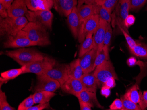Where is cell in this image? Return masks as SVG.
Here are the masks:
<instances>
[{"label": "cell", "instance_id": "6da1fadb", "mask_svg": "<svg viewBox=\"0 0 147 110\" xmlns=\"http://www.w3.org/2000/svg\"><path fill=\"white\" fill-rule=\"evenodd\" d=\"M4 54L13 59L21 66L42 60L45 56L35 49L23 47L13 51H6Z\"/></svg>", "mask_w": 147, "mask_h": 110}, {"label": "cell", "instance_id": "7a4b0ae2", "mask_svg": "<svg viewBox=\"0 0 147 110\" xmlns=\"http://www.w3.org/2000/svg\"><path fill=\"white\" fill-rule=\"evenodd\" d=\"M31 41L39 46H46L51 44L47 29L37 23L29 22L23 29Z\"/></svg>", "mask_w": 147, "mask_h": 110}, {"label": "cell", "instance_id": "3957f363", "mask_svg": "<svg viewBox=\"0 0 147 110\" xmlns=\"http://www.w3.org/2000/svg\"><path fill=\"white\" fill-rule=\"evenodd\" d=\"M28 20L25 16L11 18L8 17L5 19H0V32L1 35L14 36L18 32L23 30Z\"/></svg>", "mask_w": 147, "mask_h": 110}, {"label": "cell", "instance_id": "277c9868", "mask_svg": "<svg viewBox=\"0 0 147 110\" xmlns=\"http://www.w3.org/2000/svg\"><path fill=\"white\" fill-rule=\"evenodd\" d=\"M25 16L29 22L39 24L47 29L52 30L53 15L50 10L35 11L28 10Z\"/></svg>", "mask_w": 147, "mask_h": 110}, {"label": "cell", "instance_id": "5b68a950", "mask_svg": "<svg viewBox=\"0 0 147 110\" xmlns=\"http://www.w3.org/2000/svg\"><path fill=\"white\" fill-rule=\"evenodd\" d=\"M93 73L98 80L99 87L103 86L107 80L112 77L116 80L119 79L113 64L109 60L97 66Z\"/></svg>", "mask_w": 147, "mask_h": 110}, {"label": "cell", "instance_id": "8992f818", "mask_svg": "<svg viewBox=\"0 0 147 110\" xmlns=\"http://www.w3.org/2000/svg\"><path fill=\"white\" fill-rule=\"evenodd\" d=\"M56 63V61L54 59L48 56H45L42 60L23 66L24 67L23 74L26 73H32L37 75L42 74L47 71L52 69Z\"/></svg>", "mask_w": 147, "mask_h": 110}, {"label": "cell", "instance_id": "52a82bcc", "mask_svg": "<svg viewBox=\"0 0 147 110\" xmlns=\"http://www.w3.org/2000/svg\"><path fill=\"white\" fill-rule=\"evenodd\" d=\"M37 44L31 41L25 31L22 30L14 36H8L3 43L5 48H22L30 46H35Z\"/></svg>", "mask_w": 147, "mask_h": 110}, {"label": "cell", "instance_id": "ba28073f", "mask_svg": "<svg viewBox=\"0 0 147 110\" xmlns=\"http://www.w3.org/2000/svg\"><path fill=\"white\" fill-rule=\"evenodd\" d=\"M61 87V84L57 80L46 75H37V83L34 90L35 92L46 91L54 92Z\"/></svg>", "mask_w": 147, "mask_h": 110}, {"label": "cell", "instance_id": "9c48e42d", "mask_svg": "<svg viewBox=\"0 0 147 110\" xmlns=\"http://www.w3.org/2000/svg\"><path fill=\"white\" fill-rule=\"evenodd\" d=\"M69 65L56 63L52 69L47 71L42 74L46 75L57 80L62 86L69 79Z\"/></svg>", "mask_w": 147, "mask_h": 110}, {"label": "cell", "instance_id": "30bf717a", "mask_svg": "<svg viewBox=\"0 0 147 110\" xmlns=\"http://www.w3.org/2000/svg\"><path fill=\"white\" fill-rule=\"evenodd\" d=\"M108 23L100 19L99 25L93 35L94 49L97 50V53L101 51L104 46V40Z\"/></svg>", "mask_w": 147, "mask_h": 110}, {"label": "cell", "instance_id": "8fae6325", "mask_svg": "<svg viewBox=\"0 0 147 110\" xmlns=\"http://www.w3.org/2000/svg\"><path fill=\"white\" fill-rule=\"evenodd\" d=\"M78 12L80 18L81 27L80 33L78 36V41L80 43L82 42V33L84 23L86 20L91 16L94 14H96V12L95 4L93 5H83L80 7H77Z\"/></svg>", "mask_w": 147, "mask_h": 110}, {"label": "cell", "instance_id": "7c38bea8", "mask_svg": "<svg viewBox=\"0 0 147 110\" xmlns=\"http://www.w3.org/2000/svg\"><path fill=\"white\" fill-rule=\"evenodd\" d=\"M54 8L61 16L67 17L78 5L77 0H53Z\"/></svg>", "mask_w": 147, "mask_h": 110}, {"label": "cell", "instance_id": "4fadbf2b", "mask_svg": "<svg viewBox=\"0 0 147 110\" xmlns=\"http://www.w3.org/2000/svg\"><path fill=\"white\" fill-rule=\"evenodd\" d=\"M97 55V50L92 49L80 58V65L84 73H87L94 70V64Z\"/></svg>", "mask_w": 147, "mask_h": 110}, {"label": "cell", "instance_id": "5bb4252c", "mask_svg": "<svg viewBox=\"0 0 147 110\" xmlns=\"http://www.w3.org/2000/svg\"><path fill=\"white\" fill-rule=\"evenodd\" d=\"M63 91L68 94L76 96L83 90H86L80 79L69 78V79L62 85Z\"/></svg>", "mask_w": 147, "mask_h": 110}, {"label": "cell", "instance_id": "9a60e30c", "mask_svg": "<svg viewBox=\"0 0 147 110\" xmlns=\"http://www.w3.org/2000/svg\"><path fill=\"white\" fill-rule=\"evenodd\" d=\"M67 17V21L74 37L76 39L78 38L81 23L78 12L77 7L74 8L71 12Z\"/></svg>", "mask_w": 147, "mask_h": 110}, {"label": "cell", "instance_id": "2e32d148", "mask_svg": "<svg viewBox=\"0 0 147 110\" xmlns=\"http://www.w3.org/2000/svg\"><path fill=\"white\" fill-rule=\"evenodd\" d=\"M28 9L25 0H14L7 10L8 15L11 18L24 16L28 12Z\"/></svg>", "mask_w": 147, "mask_h": 110}, {"label": "cell", "instance_id": "e0dca14e", "mask_svg": "<svg viewBox=\"0 0 147 110\" xmlns=\"http://www.w3.org/2000/svg\"><path fill=\"white\" fill-rule=\"evenodd\" d=\"M28 9L31 11L50 10L54 6L53 0H25Z\"/></svg>", "mask_w": 147, "mask_h": 110}, {"label": "cell", "instance_id": "ac0fdd59", "mask_svg": "<svg viewBox=\"0 0 147 110\" xmlns=\"http://www.w3.org/2000/svg\"><path fill=\"white\" fill-rule=\"evenodd\" d=\"M100 19L97 15L94 14L86 20L83 25L82 41L85 40L86 36L88 34H94L98 28Z\"/></svg>", "mask_w": 147, "mask_h": 110}, {"label": "cell", "instance_id": "d6986e66", "mask_svg": "<svg viewBox=\"0 0 147 110\" xmlns=\"http://www.w3.org/2000/svg\"><path fill=\"white\" fill-rule=\"evenodd\" d=\"M76 97L78 99V101L87 103L92 107H96L98 108H103L96 98V93L84 90L78 93Z\"/></svg>", "mask_w": 147, "mask_h": 110}, {"label": "cell", "instance_id": "ffe728a7", "mask_svg": "<svg viewBox=\"0 0 147 110\" xmlns=\"http://www.w3.org/2000/svg\"><path fill=\"white\" fill-rule=\"evenodd\" d=\"M80 80L82 82L86 90L96 93V89L99 87V83L93 73H84Z\"/></svg>", "mask_w": 147, "mask_h": 110}, {"label": "cell", "instance_id": "44dd1931", "mask_svg": "<svg viewBox=\"0 0 147 110\" xmlns=\"http://www.w3.org/2000/svg\"><path fill=\"white\" fill-rule=\"evenodd\" d=\"M83 70L80 65V59L72 61L69 65V78L80 79L84 74Z\"/></svg>", "mask_w": 147, "mask_h": 110}, {"label": "cell", "instance_id": "7402d4cb", "mask_svg": "<svg viewBox=\"0 0 147 110\" xmlns=\"http://www.w3.org/2000/svg\"><path fill=\"white\" fill-rule=\"evenodd\" d=\"M56 95V93L53 92L46 91L35 92V93L33 94L34 103L45 104L49 103L50 100Z\"/></svg>", "mask_w": 147, "mask_h": 110}, {"label": "cell", "instance_id": "603a6c76", "mask_svg": "<svg viewBox=\"0 0 147 110\" xmlns=\"http://www.w3.org/2000/svg\"><path fill=\"white\" fill-rule=\"evenodd\" d=\"M93 35L92 33L88 34L86 36L85 40L82 43L79 52V57H81L87 52L90 51L94 48Z\"/></svg>", "mask_w": 147, "mask_h": 110}, {"label": "cell", "instance_id": "cb8c5ba5", "mask_svg": "<svg viewBox=\"0 0 147 110\" xmlns=\"http://www.w3.org/2000/svg\"><path fill=\"white\" fill-rule=\"evenodd\" d=\"M138 87L135 84L126 92L124 96L129 100L137 104H139L141 101V92H139Z\"/></svg>", "mask_w": 147, "mask_h": 110}, {"label": "cell", "instance_id": "d4e9b609", "mask_svg": "<svg viewBox=\"0 0 147 110\" xmlns=\"http://www.w3.org/2000/svg\"><path fill=\"white\" fill-rule=\"evenodd\" d=\"M132 54L142 59H147V44L137 43L134 47L130 51Z\"/></svg>", "mask_w": 147, "mask_h": 110}, {"label": "cell", "instance_id": "484cf974", "mask_svg": "<svg viewBox=\"0 0 147 110\" xmlns=\"http://www.w3.org/2000/svg\"><path fill=\"white\" fill-rule=\"evenodd\" d=\"M24 71V66H21L19 69H12L5 72H2L1 74V78L6 81L16 78L20 75L23 74Z\"/></svg>", "mask_w": 147, "mask_h": 110}, {"label": "cell", "instance_id": "4316f807", "mask_svg": "<svg viewBox=\"0 0 147 110\" xmlns=\"http://www.w3.org/2000/svg\"><path fill=\"white\" fill-rule=\"evenodd\" d=\"M96 12L99 16L100 19H101L108 23H110L111 20V13L109 11L102 5L95 4Z\"/></svg>", "mask_w": 147, "mask_h": 110}, {"label": "cell", "instance_id": "83f0119b", "mask_svg": "<svg viewBox=\"0 0 147 110\" xmlns=\"http://www.w3.org/2000/svg\"><path fill=\"white\" fill-rule=\"evenodd\" d=\"M109 48L104 47L102 51L97 53L94 64V69L97 66L105 61L109 60Z\"/></svg>", "mask_w": 147, "mask_h": 110}, {"label": "cell", "instance_id": "f1b7e54d", "mask_svg": "<svg viewBox=\"0 0 147 110\" xmlns=\"http://www.w3.org/2000/svg\"><path fill=\"white\" fill-rule=\"evenodd\" d=\"M120 99L122 101L123 105L124 110H142L141 107L139 105L129 100L125 97L124 95L121 96Z\"/></svg>", "mask_w": 147, "mask_h": 110}, {"label": "cell", "instance_id": "f546056e", "mask_svg": "<svg viewBox=\"0 0 147 110\" xmlns=\"http://www.w3.org/2000/svg\"><path fill=\"white\" fill-rule=\"evenodd\" d=\"M0 110H15V108L12 107L7 101L5 93L4 92L2 91L1 88L0 89Z\"/></svg>", "mask_w": 147, "mask_h": 110}, {"label": "cell", "instance_id": "4dcf8cb0", "mask_svg": "<svg viewBox=\"0 0 147 110\" xmlns=\"http://www.w3.org/2000/svg\"><path fill=\"white\" fill-rule=\"evenodd\" d=\"M34 104L35 103H34L33 94L30 95L20 103L17 110H28L30 107L33 106Z\"/></svg>", "mask_w": 147, "mask_h": 110}, {"label": "cell", "instance_id": "1f68e13d", "mask_svg": "<svg viewBox=\"0 0 147 110\" xmlns=\"http://www.w3.org/2000/svg\"><path fill=\"white\" fill-rule=\"evenodd\" d=\"M112 36V29L110 23H108L105 34L104 40V46L105 47L109 48L110 46L111 37Z\"/></svg>", "mask_w": 147, "mask_h": 110}, {"label": "cell", "instance_id": "d6a6232c", "mask_svg": "<svg viewBox=\"0 0 147 110\" xmlns=\"http://www.w3.org/2000/svg\"><path fill=\"white\" fill-rule=\"evenodd\" d=\"M147 0H130V11H138L145 5Z\"/></svg>", "mask_w": 147, "mask_h": 110}, {"label": "cell", "instance_id": "836d02e7", "mask_svg": "<svg viewBox=\"0 0 147 110\" xmlns=\"http://www.w3.org/2000/svg\"><path fill=\"white\" fill-rule=\"evenodd\" d=\"M120 29L121 30V32L123 34L125 38V40H126L127 43L129 47V50L131 51L133 48L134 47L136 44H137V42L134 41L129 34L128 33L126 32L123 28L122 27H119Z\"/></svg>", "mask_w": 147, "mask_h": 110}, {"label": "cell", "instance_id": "e575fe53", "mask_svg": "<svg viewBox=\"0 0 147 110\" xmlns=\"http://www.w3.org/2000/svg\"><path fill=\"white\" fill-rule=\"evenodd\" d=\"M117 1L118 0H105L102 5L111 13L117 4Z\"/></svg>", "mask_w": 147, "mask_h": 110}, {"label": "cell", "instance_id": "d590c367", "mask_svg": "<svg viewBox=\"0 0 147 110\" xmlns=\"http://www.w3.org/2000/svg\"><path fill=\"white\" fill-rule=\"evenodd\" d=\"M110 110H124L123 105L121 99H115L109 106Z\"/></svg>", "mask_w": 147, "mask_h": 110}, {"label": "cell", "instance_id": "8d00e7d4", "mask_svg": "<svg viewBox=\"0 0 147 110\" xmlns=\"http://www.w3.org/2000/svg\"><path fill=\"white\" fill-rule=\"evenodd\" d=\"M135 22V17L132 15H129L124 21V25L125 28L128 29L134 24Z\"/></svg>", "mask_w": 147, "mask_h": 110}, {"label": "cell", "instance_id": "74e56055", "mask_svg": "<svg viewBox=\"0 0 147 110\" xmlns=\"http://www.w3.org/2000/svg\"><path fill=\"white\" fill-rule=\"evenodd\" d=\"M116 9L124 10L130 11V1H125L122 3H118L116 6Z\"/></svg>", "mask_w": 147, "mask_h": 110}, {"label": "cell", "instance_id": "f35d334b", "mask_svg": "<svg viewBox=\"0 0 147 110\" xmlns=\"http://www.w3.org/2000/svg\"><path fill=\"white\" fill-rule=\"evenodd\" d=\"M115 80L116 79L112 77L111 78L109 79L108 80H107L104 84H103V86H105V87H107L109 89L113 88L115 87L116 86V83H115Z\"/></svg>", "mask_w": 147, "mask_h": 110}, {"label": "cell", "instance_id": "ab89813d", "mask_svg": "<svg viewBox=\"0 0 147 110\" xmlns=\"http://www.w3.org/2000/svg\"><path fill=\"white\" fill-rule=\"evenodd\" d=\"M49 105V103H38V105L36 106H33L29 108L28 110H43L44 109L48 108Z\"/></svg>", "mask_w": 147, "mask_h": 110}, {"label": "cell", "instance_id": "60d3db41", "mask_svg": "<svg viewBox=\"0 0 147 110\" xmlns=\"http://www.w3.org/2000/svg\"><path fill=\"white\" fill-rule=\"evenodd\" d=\"M0 16L2 19H5L9 17L8 11L0 3Z\"/></svg>", "mask_w": 147, "mask_h": 110}, {"label": "cell", "instance_id": "b9f144b4", "mask_svg": "<svg viewBox=\"0 0 147 110\" xmlns=\"http://www.w3.org/2000/svg\"><path fill=\"white\" fill-rule=\"evenodd\" d=\"M81 110H91L92 107L89 103L81 101H79Z\"/></svg>", "mask_w": 147, "mask_h": 110}, {"label": "cell", "instance_id": "7bdbcfd3", "mask_svg": "<svg viewBox=\"0 0 147 110\" xmlns=\"http://www.w3.org/2000/svg\"><path fill=\"white\" fill-rule=\"evenodd\" d=\"M95 4V0H78L77 7H79L83 5H93Z\"/></svg>", "mask_w": 147, "mask_h": 110}, {"label": "cell", "instance_id": "ee69618b", "mask_svg": "<svg viewBox=\"0 0 147 110\" xmlns=\"http://www.w3.org/2000/svg\"><path fill=\"white\" fill-rule=\"evenodd\" d=\"M101 94L103 96L105 97L106 98H107L110 95V89L107 87H105V86H102L101 89Z\"/></svg>", "mask_w": 147, "mask_h": 110}, {"label": "cell", "instance_id": "f6af8a7d", "mask_svg": "<svg viewBox=\"0 0 147 110\" xmlns=\"http://www.w3.org/2000/svg\"><path fill=\"white\" fill-rule=\"evenodd\" d=\"M138 61H137L135 57H130L127 61V64L128 66L130 67H133L134 65H138Z\"/></svg>", "mask_w": 147, "mask_h": 110}, {"label": "cell", "instance_id": "bcb514c9", "mask_svg": "<svg viewBox=\"0 0 147 110\" xmlns=\"http://www.w3.org/2000/svg\"><path fill=\"white\" fill-rule=\"evenodd\" d=\"M13 1L14 0H3V1L0 3L2 4L6 9L8 10L11 5V3H12Z\"/></svg>", "mask_w": 147, "mask_h": 110}, {"label": "cell", "instance_id": "7dc6e473", "mask_svg": "<svg viewBox=\"0 0 147 110\" xmlns=\"http://www.w3.org/2000/svg\"><path fill=\"white\" fill-rule=\"evenodd\" d=\"M142 98L144 102L147 104V91L144 92L142 94Z\"/></svg>", "mask_w": 147, "mask_h": 110}, {"label": "cell", "instance_id": "c3c4849f", "mask_svg": "<svg viewBox=\"0 0 147 110\" xmlns=\"http://www.w3.org/2000/svg\"><path fill=\"white\" fill-rule=\"evenodd\" d=\"M105 0H95V3L96 5H102Z\"/></svg>", "mask_w": 147, "mask_h": 110}, {"label": "cell", "instance_id": "681fc988", "mask_svg": "<svg viewBox=\"0 0 147 110\" xmlns=\"http://www.w3.org/2000/svg\"><path fill=\"white\" fill-rule=\"evenodd\" d=\"M130 0H119V3H122L123 1H130Z\"/></svg>", "mask_w": 147, "mask_h": 110}, {"label": "cell", "instance_id": "f907efd6", "mask_svg": "<svg viewBox=\"0 0 147 110\" xmlns=\"http://www.w3.org/2000/svg\"><path fill=\"white\" fill-rule=\"evenodd\" d=\"M3 0H0V3H1V2H2V1H3Z\"/></svg>", "mask_w": 147, "mask_h": 110}, {"label": "cell", "instance_id": "816d5d0a", "mask_svg": "<svg viewBox=\"0 0 147 110\" xmlns=\"http://www.w3.org/2000/svg\"><path fill=\"white\" fill-rule=\"evenodd\" d=\"M146 10H147V7H146Z\"/></svg>", "mask_w": 147, "mask_h": 110}]
</instances>
